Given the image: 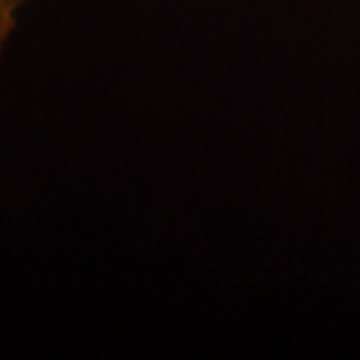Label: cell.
<instances>
[{"instance_id": "cell-1", "label": "cell", "mask_w": 360, "mask_h": 360, "mask_svg": "<svg viewBox=\"0 0 360 360\" xmlns=\"http://www.w3.org/2000/svg\"><path fill=\"white\" fill-rule=\"evenodd\" d=\"M26 4V0H0V54L4 51V44L13 34L16 26L18 11Z\"/></svg>"}]
</instances>
